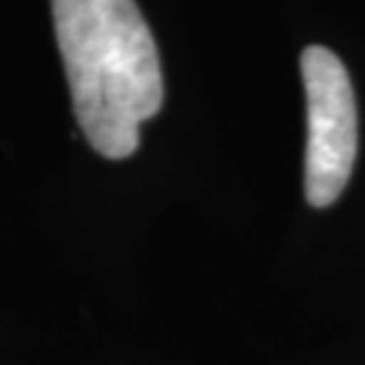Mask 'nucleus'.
<instances>
[{
	"mask_svg": "<svg viewBox=\"0 0 365 365\" xmlns=\"http://www.w3.org/2000/svg\"><path fill=\"white\" fill-rule=\"evenodd\" d=\"M78 128L98 155L125 160L163 108L160 54L135 0H52Z\"/></svg>",
	"mask_w": 365,
	"mask_h": 365,
	"instance_id": "obj_1",
	"label": "nucleus"
},
{
	"mask_svg": "<svg viewBox=\"0 0 365 365\" xmlns=\"http://www.w3.org/2000/svg\"><path fill=\"white\" fill-rule=\"evenodd\" d=\"M306 87V200L314 209L336 203L349 182L357 157V106L349 73L325 46L300 54Z\"/></svg>",
	"mask_w": 365,
	"mask_h": 365,
	"instance_id": "obj_2",
	"label": "nucleus"
}]
</instances>
